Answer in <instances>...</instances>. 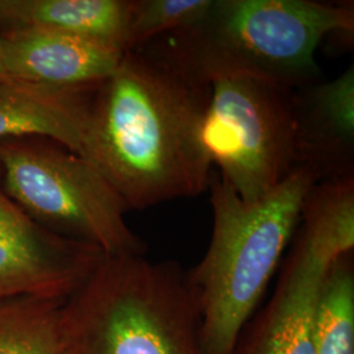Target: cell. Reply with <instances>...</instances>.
<instances>
[{"label": "cell", "instance_id": "7a4b0ae2", "mask_svg": "<svg viewBox=\"0 0 354 354\" xmlns=\"http://www.w3.org/2000/svg\"><path fill=\"white\" fill-rule=\"evenodd\" d=\"M353 30V3L213 0L198 21L150 44L203 84L251 76L297 89L319 82L320 42Z\"/></svg>", "mask_w": 354, "mask_h": 354}, {"label": "cell", "instance_id": "3957f363", "mask_svg": "<svg viewBox=\"0 0 354 354\" xmlns=\"http://www.w3.org/2000/svg\"><path fill=\"white\" fill-rule=\"evenodd\" d=\"M315 183V176L299 167L266 197L247 203L226 180L212 174V239L198 266L188 270L203 354H234L299 226L304 198Z\"/></svg>", "mask_w": 354, "mask_h": 354}, {"label": "cell", "instance_id": "9c48e42d", "mask_svg": "<svg viewBox=\"0 0 354 354\" xmlns=\"http://www.w3.org/2000/svg\"><path fill=\"white\" fill-rule=\"evenodd\" d=\"M297 168L317 181L354 176V68L291 92Z\"/></svg>", "mask_w": 354, "mask_h": 354}, {"label": "cell", "instance_id": "52a82bcc", "mask_svg": "<svg viewBox=\"0 0 354 354\" xmlns=\"http://www.w3.org/2000/svg\"><path fill=\"white\" fill-rule=\"evenodd\" d=\"M105 256L93 244L41 226L7 194L0 180V299L66 301Z\"/></svg>", "mask_w": 354, "mask_h": 354}, {"label": "cell", "instance_id": "6da1fadb", "mask_svg": "<svg viewBox=\"0 0 354 354\" xmlns=\"http://www.w3.org/2000/svg\"><path fill=\"white\" fill-rule=\"evenodd\" d=\"M212 86L187 75L151 44L127 51L93 93L86 159L127 210L209 189L201 127Z\"/></svg>", "mask_w": 354, "mask_h": 354}, {"label": "cell", "instance_id": "2e32d148", "mask_svg": "<svg viewBox=\"0 0 354 354\" xmlns=\"http://www.w3.org/2000/svg\"><path fill=\"white\" fill-rule=\"evenodd\" d=\"M212 4L213 0H133L127 51L194 24Z\"/></svg>", "mask_w": 354, "mask_h": 354}, {"label": "cell", "instance_id": "30bf717a", "mask_svg": "<svg viewBox=\"0 0 354 354\" xmlns=\"http://www.w3.org/2000/svg\"><path fill=\"white\" fill-rule=\"evenodd\" d=\"M7 76L57 88L96 87L125 53L59 32L19 29L0 33Z\"/></svg>", "mask_w": 354, "mask_h": 354}, {"label": "cell", "instance_id": "9a60e30c", "mask_svg": "<svg viewBox=\"0 0 354 354\" xmlns=\"http://www.w3.org/2000/svg\"><path fill=\"white\" fill-rule=\"evenodd\" d=\"M315 354H354V266L352 252L335 259L317 302Z\"/></svg>", "mask_w": 354, "mask_h": 354}, {"label": "cell", "instance_id": "5bb4252c", "mask_svg": "<svg viewBox=\"0 0 354 354\" xmlns=\"http://www.w3.org/2000/svg\"><path fill=\"white\" fill-rule=\"evenodd\" d=\"M299 226L335 256L353 252L354 176L315 183L304 198Z\"/></svg>", "mask_w": 354, "mask_h": 354}, {"label": "cell", "instance_id": "8fae6325", "mask_svg": "<svg viewBox=\"0 0 354 354\" xmlns=\"http://www.w3.org/2000/svg\"><path fill=\"white\" fill-rule=\"evenodd\" d=\"M97 87V86H96ZM96 87L57 88L17 79L0 80V140L38 136L86 159Z\"/></svg>", "mask_w": 354, "mask_h": 354}, {"label": "cell", "instance_id": "277c9868", "mask_svg": "<svg viewBox=\"0 0 354 354\" xmlns=\"http://www.w3.org/2000/svg\"><path fill=\"white\" fill-rule=\"evenodd\" d=\"M64 354H203L188 270L146 254L105 256L62 310Z\"/></svg>", "mask_w": 354, "mask_h": 354}, {"label": "cell", "instance_id": "4fadbf2b", "mask_svg": "<svg viewBox=\"0 0 354 354\" xmlns=\"http://www.w3.org/2000/svg\"><path fill=\"white\" fill-rule=\"evenodd\" d=\"M64 302L37 297L0 299V354H64Z\"/></svg>", "mask_w": 354, "mask_h": 354}, {"label": "cell", "instance_id": "e0dca14e", "mask_svg": "<svg viewBox=\"0 0 354 354\" xmlns=\"http://www.w3.org/2000/svg\"><path fill=\"white\" fill-rule=\"evenodd\" d=\"M1 79H8L7 73H6V67H4V62H3V55H1V49H0V80Z\"/></svg>", "mask_w": 354, "mask_h": 354}, {"label": "cell", "instance_id": "8992f818", "mask_svg": "<svg viewBox=\"0 0 354 354\" xmlns=\"http://www.w3.org/2000/svg\"><path fill=\"white\" fill-rule=\"evenodd\" d=\"M292 89L251 76L212 83L201 140L241 200L254 203L297 169Z\"/></svg>", "mask_w": 354, "mask_h": 354}, {"label": "cell", "instance_id": "7c38bea8", "mask_svg": "<svg viewBox=\"0 0 354 354\" xmlns=\"http://www.w3.org/2000/svg\"><path fill=\"white\" fill-rule=\"evenodd\" d=\"M133 0H0V33L59 32L127 53Z\"/></svg>", "mask_w": 354, "mask_h": 354}, {"label": "cell", "instance_id": "ba28073f", "mask_svg": "<svg viewBox=\"0 0 354 354\" xmlns=\"http://www.w3.org/2000/svg\"><path fill=\"white\" fill-rule=\"evenodd\" d=\"M335 259L299 230L276 291L241 332L234 354H315L319 294Z\"/></svg>", "mask_w": 354, "mask_h": 354}, {"label": "cell", "instance_id": "5b68a950", "mask_svg": "<svg viewBox=\"0 0 354 354\" xmlns=\"http://www.w3.org/2000/svg\"><path fill=\"white\" fill-rule=\"evenodd\" d=\"M0 180L26 214L55 234L93 244L106 256L147 252L108 180L57 140L38 136L0 140Z\"/></svg>", "mask_w": 354, "mask_h": 354}]
</instances>
